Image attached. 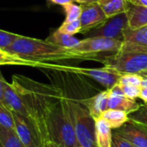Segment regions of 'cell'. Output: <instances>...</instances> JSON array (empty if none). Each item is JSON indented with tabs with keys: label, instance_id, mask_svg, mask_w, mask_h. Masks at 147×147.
I'll return each mask as SVG.
<instances>
[{
	"label": "cell",
	"instance_id": "1",
	"mask_svg": "<svg viewBox=\"0 0 147 147\" xmlns=\"http://www.w3.org/2000/svg\"><path fill=\"white\" fill-rule=\"evenodd\" d=\"M12 86L18 93L31 121L44 143L48 141L47 121L56 104L64 97L65 92L55 84H44L23 75L12 76Z\"/></svg>",
	"mask_w": 147,
	"mask_h": 147
},
{
	"label": "cell",
	"instance_id": "2",
	"mask_svg": "<svg viewBox=\"0 0 147 147\" xmlns=\"http://www.w3.org/2000/svg\"><path fill=\"white\" fill-rule=\"evenodd\" d=\"M5 51L17 54L30 60L59 64V62L68 59H78L77 56L71 51L50 43L46 40H39L20 35Z\"/></svg>",
	"mask_w": 147,
	"mask_h": 147
},
{
	"label": "cell",
	"instance_id": "3",
	"mask_svg": "<svg viewBox=\"0 0 147 147\" xmlns=\"http://www.w3.org/2000/svg\"><path fill=\"white\" fill-rule=\"evenodd\" d=\"M99 62L121 74H141L147 70V46L123 42L117 53L101 58Z\"/></svg>",
	"mask_w": 147,
	"mask_h": 147
},
{
	"label": "cell",
	"instance_id": "4",
	"mask_svg": "<svg viewBox=\"0 0 147 147\" xmlns=\"http://www.w3.org/2000/svg\"><path fill=\"white\" fill-rule=\"evenodd\" d=\"M65 92V91H64ZM48 141L57 142L63 147H78L72 122L68 98L64 97L56 104L47 121Z\"/></svg>",
	"mask_w": 147,
	"mask_h": 147
},
{
	"label": "cell",
	"instance_id": "5",
	"mask_svg": "<svg viewBox=\"0 0 147 147\" xmlns=\"http://www.w3.org/2000/svg\"><path fill=\"white\" fill-rule=\"evenodd\" d=\"M66 96L79 146L98 147L96 134V120L78 99Z\"/></svg>",
	"mask_w": 147,
	"mask_h": 147
},
{
	"label": "cell",
	"instance_id": "6",
	"mask_svg": "<svg viewBox=\"0 0 147 147\" xmlns=\"http://www.w3.org/2000/svg\"><path fill=\"white\" fill-rule=\"evenodd\" d=\"M122 41L104 37H90L80 40L79 44L71 48V51L77 56L78 59L83 60H100V53H117Z\"/></svg>",
	"mask_w": 147,
	"mask_h": 147
},
{
	"label": "cell",
	"instance_id": "7",
	"mask_svg": "<svg viewBox=\"0 0 147 147\" xmlns=\"http://www.w3.org/2000/svg\"><path fill=\"white\" fill-rule=\"evenodd\" d=\"M57 71H66L70 73L78 74L81 76H85L87 78H90L96 81L103 87H105L106 90H110L112 87L117 84L122 75L121 73L115 71V69L106 66H103L102 68H84V67H78V66L60 64L59 68Z\"/></svg>",
	"mask_w": 147,
	"mask_h": 147
},
{
	"label": "cell",
	"instance_id": "8",
	"mask_svg": "<svg viewBox=\"0 0 147 147\" xmlns=\"http://www.w3.org/2000/svg\"><path fill=\"white\" fill-rule=\"evenodd\" d=\"M127 27H128L127 17L125 12L108 18L107 21L102 26L93 30H90L84 35L86 38L104 37V38L117 40L123 42L124 41L123 31Z\"/></svg>",
	"mask_w": 147,
	"mask_h": 147
},
{
	"label": "cell",
	"instance_id": "9",
	"mask_svg": "<svg viewBox=\"0 0 147 147\" xmlns=\"http://www.w3.org/2000/svg\"><path fill=\"white\" fill-rule=\"evenodd\" d=\"M15 131L25 147H44V141L29 119L12 113Z\"/></svg>",
	"mask_w": 147,
	"mask_h": 147
},
{
	"label": "cell",
	"instance_id": "10",
	"mask_svg": "<svg viewBox=\"0 0 147 147\" xmlns=\"http://www.w3.org/2000/svg\"><path fill=\"white\" fill-rule=\"evenodd\" d=\"M81 7L82 13L79 20L81 23L80 33L83 34L102 26L108 19L97 3L81 4Z\"/></svg>",
	"mask_w": 147,
	"mask_h": 147
},
{
	"label": "cell",
	"instance_id": "11",
	"mask_svg": "<svg viewBox=\"0 0 147 147\" xmlns=\"http://www.w3.org/2000/svg\"><path fill=\"white\" fill-rule=\"evenodd\" d=\"M135 147H147V127L128 120L121 127L113 130Z\"/></svg>",
	"mask_w": 147,
	"mask_h": 147
},
{
	"label": "cell",
	"instance_id": "12",
	"mask_svg": "<svg viewBox=\"0 0 147 147\" xmlns=\"http://www.w3.org/2000/svg\"><path fill=\"white\" fill-rule=\"evenodd\" d=\"M0 65H20L38 68L40 70H57L59 64L42 63L24 59L17 54L0 50Z\"/></svg>",
	"mask_w": 147,
	"mask_h": 147
},
{
	"label": "cell",
	"instance_id": "13",
	"mask_svg": "<svg viewBox=\"0 0 147 147\" xmlns=\"http://www.w3.org/2000/svg\"><path fill=\"white\" fill-rule=\"evenodd\" d=\"M109 97V90H105L99 92L98 94L84 99H78L81 103H83L92 117L96 121L98 120L103 112L108 109V102Z\"/></svg>",
	"mask_w": 147,
	"mask_h": 147
},
{
	"label": "cell",
	"instance_id": "14",
	"mask_svg": "<svg viewBox=\"0 0 147 147\" xmlns=\"http://www.w3.org/2000/svg\"><path fill=\"white\" fill-rule=\"evenodd\" d=\"M3 105L11 113H16L20 115L27 117L26 109L12 84L6 81L3 89Z\"/></svg>",
	"mask_w": 147,
	"mask_h": 147
},
{
	"label": "cell",
	"instance_id": "15",
	"mask_svg": "<svg viewBox=\"0 0 147 147\" xmlns=\"http://www.w3.org/2000/svg\"><path fill=\"white\" fill-rule=\"evenodd\" d=\"M126 15L128 27L132 29L140 28L147 25V6L127 1Z\"/></svg>",
	"mask_w": 147,
	"mask_h": 147
},
{
	"label": "cell",
	"instance_id": "16",
	"mask_svg": "<svg viewBox=\"0 0 147 147\" xmlns=\"http://www.w3.org/2000/svg\"><path fill=\"white\" fill-rule=\"evenodd\" d=\"M140 104L134 99H130L121 94H114L109 91L108 102V109H117L127 113V115L136 111Z\"/></svg>",
	"mask_w": 147,
	"mask_h": 147
},
{
	"label": "cell",
	"instance_id": "17",
	"mask_svg": "<svg viewBox=\"0 0 147 147\" xmlns=\"http://www.w3.org/2000/svg\"><path fill=\"white\" fill-rule=\"evenodd\" d=\"M112 128L102 118L96 121V134L98 147H111Z\"/></svg>",
	"mask_w": 147,
	"mask_h": 147
},
{
	"label": "cell",
	"instance_id": "18",
	"mask_svg": "<svg viewBox=\"0 0 147 147\" xmlns=\"http://www.w3.org/2000/svg\"><path fill=\"white\" fill-rule=\"evenodd\" d=\"M46 40L50 43L59 46L61 47L66 48V49H71V48L75 47L80 42V40L74 37L73 35L63 34V33L59 32L58 30L52 33L46 39Z\"/></svg>",
	"mask_w": 147,
	"mask_h": 147
},
{
	"label": "cell",
	"instance_id": "19",
	"mask_svg": "<svg viewBox=\"0 0 147 147\" xmlns=\"http://www.w3.org/2000/svg\"><path fill=\"white\" fill-rule=\"evenodd\" d=\"M127 0H98L97 3L101 6L107 18L126 12Z\"/></svg>",
	"mask_w": 147,
	"mask_h": 147
},
{
	"label": "cell",
	"instance_id": "20",
	"mask_svg": "<svg viewBox=\"0 0 147 147\" xmlns=\"http://www.w3.org/2000/svg\"><path fill=\"white\" fill-rule=\"evenodd\" d=\"M100 118L104 119L113 130L121 127L129 120L127 113L117 109H107Z\"/></svg>",
	"mask_w": 147,
	"mask_h": 147
},
{
	"label": "cell",
	"instance_id": "21",
	"mask_svg": "<svg viewBox=\"0 0 147 147\" xmlns=\"http://www.w3.org/2000/svg\"><path fill=\"white\" fill-rule=\"evenodd\" d=\"M124 41L134 44L147 46V25L140 28L132 29L129 27L123 31Z\"/></svg>",
	"mask_w": 147,
	"mask_h": 147
},
{
	"label": "cell",
	"instance_id": "22",
	"mask_svg": "<svg viewBox=\"0 0 147 147\" xmlns=\"http://www.w3.org/2000/svg\"><path fill=\"white\" fill-rule=\"evenodd\" d=\"M0 143L3 147H25L15 129L0 125Z\"/></svg>",
	"mask_w": 147,
	"mask_h": 147
},
{
	"label": "cell",
	"instance_id": "23",
	"mask_svg": "<svg viewBox=\"0 0 147 147\" xmlns=\"http://www.w3.org/2000/svg\"><path fill=\"white\" fill-rule=\"evenodd\" d=\"M63 8L65 13V19L64 22H72L75 20H78L80 18L82 13L81 4L79 5L72 2L64 5Z\"/></svg>",
	"mask_w": 147,
	"mask_h": 147
},
{
	"label": "cell",
	"instance_id": "24",
	"mask_svg": "<svg viewBox=\"0 0 147 147\" xmlns=\"http://www.w3.org/2000/svg\"><path fill=\"white\" fill-rule=\"evenodd\" d=\"M57 30L60 33L70 34V35H74L76 34H78L81 31L80 20L78 19L72 22H64Z\"/></svg>",
	"mask_w": 147,
	"mask_h": 147
},
{
	"label": "cell",
	"instance_id": "25",
	"mask_svg": "<svg viewBox=\"0 0 147 147\" xmlns=\"http://www.w3.org/2000/svg\"><path fill=\"white\" fill-rule=\"evenodd\" d=\"M128 119L147 127V104H140L136 111L128 114Z\"/></svg>",
	"mask_w": 147,
	"mask_h": 147
},
{
	"label": "cell",
	"instance_id": "26",
	"mask_svg": "<svg viewBox=\"0 0 147 147\" xmlns=\"http://www.w3.org/2000/svg\"><path fill=\"white\" fill-rule=\"evenodd\" d=\"M142 79H143V77L140 74H133V73L122 74L118 82V84L141 87Z\"/></svg>",
	"mask_w": 147,
	"mask_h": 147
},
{
	"label": "cell",
	"instance_id": "27",
	"mask_svg": "<svg viewBox=\"0 0 147 147\" xmlns=\"http://www.w3.org/2000/svg\"><path fill=\"white\" fill-rule=\"evenodd\" d=\"M0 125L8 128L15 129V122L12 113L3 104H0Z\"/></svg>",
	"mask_w": 147,
	"mask_h": 147
},
{
	"label": "cell",
	"instance_id": "28",
	"mask_svg": "<svg viewBox=\"0 0 147 147\" xmlns=\"http://www.w3.org/2000/svg\"><path fill=\"white\" fill-rule=\"evenodd\" d=\"M19 36L20 34L0 29V49L6 50Z\"/></svg>",
	"mask_w": 147,
	"mask_h": 147
},
{
	"label": "cell",
	"instance_id": "29",
	"mask_svg": "<svg viewBox=\"0 0 147 147\" xmlns=\"http://www.w3.org/2000/svg\"><path fill=\"white\" fill-rule=\"evenodd\" d=\"M121 90L123 91V94L125 96L130 98V99H136L140 96V89L141 87H137V86H128V85H121L118 84Z\"/></svg>",
	"mask_w": 147,
	"mask_h": 147
},
{
	"label": "cell",
	"instance_id": "30",
	"mask_svg": "<svg viewBox=\"0 0 147 147\" xmlns=\"http://www.w3.org/2000/svg\"><path fill=\"white\" fill-rule=\"evenodd\" d=\"M111 147H135L129 141L125 140L124 138L121 137L120 135L112 133V139H111Z\"/></svg>",
	"mask_w": 147,
	"mask_h": 147
},
{
	"label": "cell",
	"instance_id": "31",
	"mask_svg": "<svg viewBox=\"0 0 147 147\" xmlns=\"http://www.w3.org/2000/svg\"><path fill=\"white\" fill-rule=\"evenodd\" d=\"M6 80L4 79L1 70H0V104H3V89Z\"/></svg>",
	"mask_w": 147,
	"mask_h": 147
},
{
	"label": "cell",
	"instance_id": "32",
	"mask_svg": "<svg viewBox=\"0 0 147 147\" xmlns=\"http://www.w3.org/2000/svg\"><path fill=\"white\" fill-rule=\"evenodd\" d=\"M47 2L48 3L49 5L51 4H56V5H61L64 6L67 3H72L73 0H47Z\"/></svg>",
	"mask_w": 147,
	"mask_h": 147
},
{
	"label": "cell",
	"instance_id": "33",
	"mask_svg": "<svg viewBox=\"0 0 147 147\" xmlns=\"http://www.w3.org/2000/svg\"><path fill=\"white\" fill-rule=\"evenodd\" d=\"M140 99H142L144 102H146L147 104V88H142L140 89Z\"/></svg>",
	"mask_w": 147,
	"mask_h": 147
},
{
	"label": "cell",
	"instance_id": "34",
	"mask_svg": "<svg viewBox=\"0 0 147 147\" xmlns=\"http://www.w3.org/2000/svg\"><path fill=\"white\" fill-rule=\"evenodd\" d=\"M44 147H63L61 145L58 144L57 142H54V141H52V140H49L47 142L45 143Z\"/></svg>",
	"mask_w": 147,
	"mask_h": 147
},
{
	"label": "cell",
	"instance_id": "35",
	"mask_svg": "<svg viewBox=\"0 0 147 147\" xmlns=\"http://www.w3.org/2000/svg\"><path fill=\"white\" fill-rule=\"evenodd\" d=\"M128 1H130L131 3H134L135 4L147 6V0H128Z\"/></svg>",
	"mask_w": 147,
	"mask_h": 147
},
{
	"label": "cell",
	"instance_id": "36",
	"mask_svg": "<svg viewBox=\"0 0 147 147\" xmlns=\"http://www.w3.org/2000/svg\"><path fill=\"white\" fill-rule=\"evenodd\" d=\"M80 4H86V3H97L98 0H73Z\"/></svg>",
	"mask_w": 147,
	"mask_h": 147
},
{
	"label": "cell",
	"instance_id": "37",
	"mask_svg": "<svg viewBox=\"0 0 147 147\" xmlns=\"http://www.w3.org/2000/svg\"><path fill=\"white\" fill-rule=\"evenodd\" d=\"M141 87L147 88V77H143L142 82H141Z\"/></svg>",
	"mask_w": 147,
	"mask_h": 147
},
{
	"label": "cell",
	"instance_id": "38",
	"mask_svg": "<svg viewBox=\"0 0 147 147\" xmlns=\"http://www.w3.org/2000/svg\"><path fill=\"white\" fill-rule=\"evenodd\" d=\"M140 75H141L142 77H147V70L146 71H143L141 74H140Z\"/></svg>",
	"mask_w": 147,
	"mask_h": 147
},
{
	"label": "cell",
	"instance_id": "39",
	"mask_svg": "<svg viewBox=\"0 0 147 147\" xmlns=\"http://www.w3.org/2000/svg\"><path fill=\"white\" fill-rule=\"evenodd\" d=\"M0 147H3V146L1 145V143H0Z\"/></svg>",
	"mask_w": 147,
	"mask_h": 147
},
{
	"label": "cell",
	"instance_id": "40",
	"mask_svg": "<svg viewBox=\"0 0 147 147\" xmlns=\"http://www.w3.org/2000/svg\"><path fill=\"white\" fill-rule=\"evenodd\" d=\"M78 147H82V146H78Z\"/></svg>",
	"mask_w": 147,
	"mask_h": 147
},
{
	"label": "cell",
	"instance_id": "41",
	"mask_svg": "<svg viewBox=\"0 0 147 147\" xmlns=\"http://www.w3.org/2000/svg\"><path fill=\"white\" fill-rule=\"evenodd\" d=\"M0 50H1V49H0Z\"/></svg>",
	"mask_w": 147,
	"mask_h": 147
},
{
	"label": "cell",
	"instance_id": "42",
	"mask_svg": "<svg viewBox=\"0 0 147 147\" xmlns=\"http://www.w3.org/2000/svg\"><path fill=\"white\" fill-rule=\"evenodd\" d=\"M127 1H128V0H127Z\"/></svg>",
	"mask_w": 147,
	"mask_h": 147
}]
</instances>
